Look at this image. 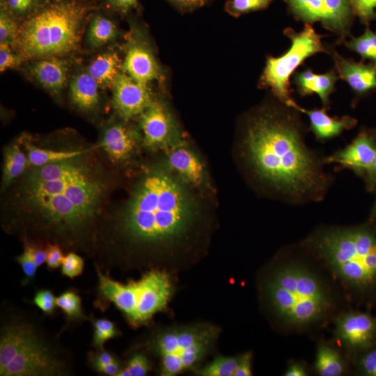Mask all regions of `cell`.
<instances>
[{"label": "cell", "mask_w": 376, "mask_h": 376, "mask_svg": "<svg viewBox=\"0 0 376 376\" xmlns=\"http://www.w3.org/2000/svg\"><path fill=\"white\" fill-rule=\"evenodd\" d=\"M68 359L36 324L24 316L6 320L0 335L1 376H63Z\"/></svg>", "instance_id": "cell-5"}, {"label": "cell", "mask_w": 376, "mask_h": 376, "mask_svg": "<svg viewBox=\"0 0 376 376\" xmlns=\"http://www.w3.org/2000/svg\"><path fill=\"white\" fill-rule=\"evenodd\" d=\"M99 88L98 84L87 72H80L70 81V99L79 109L92 111L99 104Z\"/></svg>", "instance_id": "cell-22"}, {"label": "cell", "mask_w": 376, "mask_h": 376, "mask_svg": "<svg viewBox=\"0 0 376 376\" xmlns=\"http://www.w3.org/2000/svg\"><path fill=\"white\" fill-rule=\"evenodd\" d=\"M26 59L17 52L12 51L11 47L0 45V71L19 67Z\"/></svg>", "instance_id": "cell-37"}, {"label": "cell", "mask_w": 376, "mask_h": 376, "mask_svg": "<svg viewBox=\"0 0 376 376\" xmlns=\"http://www.w3.org/2000/svg\"><path fill=\"white\" fill-rule=\"evenodd\" d=\"M26 71L47 91L58 95L67 80L68 63L61 57L34 59L26 65Z\"/></svg>", "instance_id": "cell-16"}, {"label": "cell", "mask_w": 376, "mask_h": 376, "mask_svg": "<svg viewBox=\"0 0 376 376\" xmlns=\"http://www.w3.org/2000/svg\"><path fill=\"white\" fill-rule=\"evenodd\" d=\"M140 123L144 143L152 148L165 145L173 133V124L166 107L159 102L152 101L140 114Z\"/></svg>", "instance_id": "cell-14"}, {"label": "cell", "mask_w": 376, "mask_h": 376, "mask_svg": "<svg viewBox=\"0 0 376 376\" xmlns=\"http://www.w3.org/2000/svg\"><path fill=\"white\" fill-rule=\"evenodd\" d=\"M315 366L322 376H339L345 369L340 353L333 347L324 344L318 348Z\"/></svg>", "instance_id": "cell-28"}, {"label": "cell", "mask_w": 376, "mask_h": 376, "mask_svg": "<svg viewBox=\"0 0 376 376\" xmlns=\"http://www.w3.org/2000/svg\"><path fill=\"white\" fill-rule=\"evenodd\" d=\"M352 11L363 22H368L376 16V0H350Z\"/></svg>", "instance_id": "cell-38"}, {"label": "cell", "mask_w": 376, "mask_h": 376, "mask_svg": "<svg viewBox=\"0 0 376 376\" xmlns=\"http://www.w3.org/2000/svg\"><path fill=\"white\" fill-rule=\"evenodd\" d=\"M266 292L276 315L295 327L320 320L331 305L322 281L299 265L288 264L278 269L267 283Z\"/></svg>", "instance_id": "cell-6"}, {"label": "cell", "mask_w": 376, "mask_h": 376, "mask_svg": "<svg viewBox=\"0 0 376 376\" xmlns=\"http://www.w3.org/2000/svg\"><path fill=\"white\" fill-rule=\"evenodd\" d=\"M97 147L29 167L7 189L3 228L23 242L95 256L111 188L108 173L92 152Z\"/></svg>", "instance_id": "cell-1"}, {"label": "cell", "mask_w": 376, "mask_h": 376, "mask_svg": "<svg viewBox=\"0 0 376 376\" xmlns=\"http://www.w3.org/2000/svg\"><path fill=\"white\" fill-rule=\"evenodd\" d=\"M338 77L334 71L324 74H315L311 70H306L295 75L294 82L299 92L305 95L316 93L324 104L329 102V97L333 91Z\"/></svg>", "instance_id": "cell-21"}, {"label": "cell", "mask_w": 376, "mask_h": 376, "mask_svg": "<svg viewBox=\"0 0 376 376\" xmlns=\"http://www.w3.org/2000/svg\"><path fill=\"white\" fill-rule=\"evenodd\" d=\"M130 376H144L148 373L149 363L147 358L141 354L133 355L125 367Z\"/></svg>", "instance_id": "cell-41"}, {"label": "cell", "mask_w": 376, "mask_h": 376, "mask_svg": "<svg viewBox=\"0 0 376 376\" xmlns=\"http://www.w3.org/2000/svg\"><path fill=\"white\" fill-rule=\"evenodd\" d=\"M313 248L329 269L354 288L376 282V236L366 228L324 230L311 240Z\"/></svg>", "instance_id": "cell-7"}, {"label": "cell", "mask_w": 376, "mask_h": 376, "mask_svg": "<svg viewBox=\"0 0 376 376\" xmlns=\"http://www.w3.org/2000/svg\"><path fill=\"white\" fill-rule=\"evenodd\" d=\"M135 145V137L128 127L113 124L105 129L99 148H103L112 162H120L132 155Z\"/></svg>", "instance_id": "cell-19"}, {"label": "cell", "mask_w": 376, "mask_h": 376, "mask_svg": "<svg viewBox=\"0 0 376 376\" xmlns=\"http://www.w3.org/2000/svg\"><path fill=\"white\" fill-rule=\"evenodd\" d=\"M299 19L320 22L341 37L347 33L352 9L350 0H284Z\"/></svg>", "instance_id": "cell-11"}, {"label": "cell", "mask_w": 376, "mask_h": 376, "mask_svg": "<svg viewBox=\"0 0 376 376\" xmlns=\"http://www.w3.org/2000/svg\"><path fill=\"white\" fill-rule=\"evenodd\" d=\"M375 212H376V210H375Z\"/></svg>", "instance_id": "cell-52"}, {"label": "cell", "mask_w": 376, "mask_h": 376, "mask_svg": "<svg viewBox=\"0 0 376 376\" xmlns=\"http://www.w3.org/2000/svg\"><path fill=\"white\" fill-rule=\"evenodd\" d=\"M17 19L6 9L0 10V45L13 47L19 28Z\"/></svg>", "instance_id": "cell-32"}, {"label": "cell", "mask_w": 376, "mask_h": 376, "mask_svg": "<svg viewBox=\"0 0 376 376\" xmlns=\"http://www.w3.org/2000/svg\"><path fill=\"white\" fill-rule=\"evenodd\" d=\"M21 143L24 147V150H26L29 167L41 166L68 159L84 154L93 148L54 150L38 147L28 141H25L24 139Z\"/></svg>", "instance_id": "cell-25"}, {"label": "cell", "mask_w": 376, "mask_h": 376, "mask_svg": "<svg viewBox=\"0 0 376 376\" xmlns=\"http://www.w3.org/2000/svg\"><path fill=\"white\" fill-rule=\"evenodd\" d=\"M245 149L259 177L284 194L301 198L322 190L324 177L288 116L256 118L248 128Z\"/></svg>", "instance_id": "cell-3"}, {"label": "cell", "mask_w": 376, "mask_h": 376, "mask_svg": "<svg viewBox=\"0 0 376 376\" xmlns=\"http://www.w3.org/2000/svg\"><path fill=\"white\" fill-rule=\"evenodd\" d=\"M95 267L99 295L113 303L135 327L147 323L162 311L173 292L168 274L159 269L150 270L139 279L124 283L103 274L99 266Z\"/></svg>", "instance_id": "cell-8"}, {"label": "cell", "mask_w": 376, "mask_h": 376, "mask_svg": "<svg viewBox=\"0 0 376 376\" xmlns=\"http://www.w3.org/2000/svg\"><path fill=\"white\" fill-rule=\"evenodd\" d=\"M271 0H228L226 10L230 14L238 16L251 11L264 8Z\"/></svg>", "instance_id": "cell-35"}, {"label": "cell", "mask_w": 376, "mask_h": 376, "mask_svg": "<svg viewBox=\"0 0 376 376\" xmlns=\"http://www.w3.org/2000/svg\"><path fill=\"white\" fill-rule=\"evenodd\" d=\"M217 334L210 325H195L166 330L155 340L161 357V375H176L193 368L204 357Z\"/></svg>", "instance_id": "cell-9"}, {"label": "cell", "mask_w": 376, "mask_h": 376, "mask_svg": "<svg viewBox=\"0 0 376 376\" xmlns=\"http://www.w3.org/2000/svg\"><path fill=\"white\" fill-rule=\"evenodd\" d=\"M284 375L285 376H306L307 373L302 364L294 362L288 366Z\"/></svg>", "instance_id": "cell-48"}, {"label": "cell", "mask_w": 376, "mask_h": 376, "mask_svg": "<svg viewBox=\"0 0 376 376\" xmlns=\"http://www.w3.org/2000/svg\"><path fill=\"white\" fill-rule=\"evenodd\" d=\"M181 10H189L202 6L205 0H169Z\"/></svg>", "instance_id": "cell-47"}, {"label": "cell", "mask_w": 376, "mask_h": 376, "mask_svg": "<svg viewBox=\"0 0 376 376\" xmlns=\"http://www.w3.org/2000/svg\"><path fill=\"white\" fill-rule=\"evenodd\" d=\"M123 70V63L114 52L97 56L87 67L86 72L96 81L100 88L112 86Z\"/></svg>", "instance_id": "cell-23"}, {"label": "cell", "mask_w": 376, "mask_h": 376, "mask_svg": "<svg viewBox=\"0 0 376 376\" xmlns=\"http://www.w3.org/2000/svg\"><path fill=\"white\" fill-rule=\"evenodd\" d=\"M4 1L5 0H0L1 4H2Z\"/></svg>", "instance_id": "cell-51"}, {"label": "cell", "mask_w": 376, "mask_h": 376, "mask_svg": "<svg viewBox=\"0 0 376 376\" xmlns=\"http://www.w3.org/2000/svg\"><path fill=\"white\" fill-rule=\"evenodd\" d=\"M94 334L93 345L102 349L108 340L118 335V331L114 323L107 319H97L94 322Z\"/></svg>", "instance_id": "cell-34"}, {"label": "cell", "mask_w": 376, "mask_h": 376, "mask_svg": "<svg viewBox=\"0 0 376 376\" xmlns=\"http://www.w3.org/2000/svg\"><path fill=\"white\" fill-rule=\"evenodd\" d=\"M116 24L102 13L95 14L87 31V42L92 48H99L112 41L117 36Z\"/></svg>", "instance_id": "cell-27"}, {"label": "cell", "mask_w": 376, "mask_h": 376, "mask_svg": "<svg viewBox=\"0 0 376 376\" xmlns=\"http://www.w3.org/2000/svg\"><path fill=\"white\" fill-rule=\"evenodd\" d=\"M109 7L120 13L126 14L138 8V0H107Z\"/></svg>", "instance_id": "cell-43"}, {"label": "cell", "mask_w": 376, "mask_h": 376, "mask_svg": "<svg viewBox=\"0 0 376 376\" xmlns=\"http://www.w3.org/2000/svg\"><path fill=\"white\" fill-rule=\"evenodd\" d=\"M367 174L368 184L370 187H373L376 184V156L373 164Z\"/></svg>", "instance_id": "cell-49"}, {"label": "cell", "mask_w": 376, "mask_h": 376, "mask_svg": "<svg viewBox=\"0 0 376 376\" xmlns=\"http://www.w3.org/2000/svg\"><path fill=\"white\" fill-rule=\"evenodd\" d=\"M347 47L359 54L363 58L370 60L376 65V33L369 28L357 38H352L346 43Z\"/></svg>", "instance_id": "cell-30"}, {"label": "cell", "mask_w": 376, "mask_h": 376, "mask_svg": "<svg viewBox=\"0 0 376 376\" xmlns=\"http://www.w3.org/2000/svg\"><path fill=\"white\" fill-rule=\"evenodd\" d=\"M170 166L183 178L194 185H199L203 179V165L189 150L178 148L169 155Z\"/></svg>", "instance_id": "cell-24"}, {"label": "cell", "mask_w": 376, "mask_h": 376, "mask_svg": "<svg viewBox=\"0 0 376 376\" xmlns=\"http://www.w3.org/2000/svg\"><path fill=\"white\" fill-rule=\"evenodd\" d=\"M360 365L364 373L376 376V350L365 354L361 359Z\"/></svg>", "instance_id": "cell-45"}, {"label": "cell", "mask_w": 376, "mask_h": 376, "mask_svg": "<svg viewBox=\"0 0 376 376\" xmlns=\"http://www.w3.org/2000/svg\"><path fill=\"white\" fill-rule=\"evenodd\" d=\"M84 267V258L76 252L70 251L63 259L61 273L67 277L73 279L82 273Z\"/></svg>", "instance_id": "cell-36"}, {"label": "cell", "mask_w": 376, "mask_h": 376, "mask_svg": "<svg viewBox=\"0 0 376 376\" xmlns=\"http://www.w3.org/2000/svg\"><path fill=\"white\" fill-rule=\"evenodd\" d=\"M55 296L49 290H38L33 298V303L46 314L52 313L56 306Z\"/></svg>", "instance_id": "cell-39"}, {"label": "cell", "mask_w": 376, "mask_h": 376, "mask_svg": "<svg viewBox=\"0 0 376 376\" xmlns=\"http://www.w3.org/2000/svg\"><path fill=\"white\" fill-rule=\"evenodd\" d=\"M95 6L86 0L50 2L23 20L13 47L26 60L61 57L76 51Z\"/></svg>", "instance_id": "cell-4"}, {"label": "cell", "mask_w": 376, "mask_h": 376, "mask_svg": "<svg viewBox=\"0 0 376 376\" xmlns=\"http://www.w3.org/2000/svg\"><path fill=\"white\" fill-rule=\"evenodd\" d=\"M16 259L25 275V283L30 282L34 278L38 269L30 251L24 246L23 253Z\"/></svg>", "instance_id": "cell-40"}, {"label": "cell", "mask_w": 376, "mask_h": 376, "mask_svg": "<svg viewBox=\"0 0 376 376\" xmlns=\"http://www.w3.org/2000/svg\"><path fill=\"white\" fill-rule=\"evenodd\" d=\"M50 3L49 0H5L1 8L17 19H26Z\"/></svg>", "instance_id": "cell-29"}, {"label": "cell", "mask_w": 376, "mask_h": 376, "mask_svg": "<svg viewBox=\"0 0 376 376\" xmlns=\"http://www.w3.org/2000/svg\"><path fill=\"white\" fill-rule=\"evenodd\" d=\"M240 358L219 357L201 369L199 375L204 376H234Z\"/></svg>", "instance_id": "cell-31"}, {"label": "cell", "mask_w": 376, "mask_h": 376, "mask_svg": "<svg viewBox=\"0 0 376 376\" xmlns=\"http://www.w3.org/2000/svg\"><path fill=\"white\" fill-rule=\"evenodd\" d=\"M29 168L26 154L19 144L13 143L7 146L3 153L1 189L6 191Z\"/></svg>", "instance_id": "cell-26"}, {"label": "cell", "mask_w": 376, "mask_h": 376, "mask_svg": "<svg viewBox=\"0 0 376 376\" xmlns=\"http://www.w3.org/2000/svg\"><path fill=\"white\" fill-rule=\"evenodd\" d=\"M285 33L290 38L291 46L282 56L267 59L261 82L288 104L292 100L290 95V77L295 70L309 56L326 49L321 42L322 36L308 24L300 32L288 28Z\"/></svg>", "instance_id": "cell-10"}, {"label": "cell", "mask_w": 376, "mask_h": 376, "mask_svg": "<svg viewBox=\"0 0 376 376\" xmlns=\"http://www.w3.org/2000/svg\"><path fill=\"white\" fill-rule=\"evenodd\" d=\"M287 105L308 116L311 129L318 139L332 138L344 130L352 128L356 124V120L350 116L332 118L326 113L325 109L307 110L299 107L293 100Z\"/></svg>", "instance_id": "cell-20"}, {"label": "cell", "mask_w": 376, "mask_h": 376, "mask_svg": "<svg viewBox=\"0 0 376 376\" xmlns=\"http://www.w3.org/2000/svg\"><path fill=\"white\" fill-rule=\"evenodd\" d=\"M376 156V145L367 134H359L345 149L339 151L328 161L338 163L356 171L368 173Z\"/></svg>", "instance_id": "cell-17"}, {"label": "cell", "mask_w": 376, "mask_h": 376, "mask_svg": "<svg viewBox=\"0 0 376 376\" xmlns=\"http://www.w3.org/2000/svg\"><path fill=\"white\" fill-rule=\"evenodd\" d=\"M336 67L341 79L352 90L362 95L376 89V65L363 64L344 58L337 53L333 54Z\"/></svg>", "instance_id": "cell-18"}, {"label": "cell", "mask_w": 376, "mask_h": 376, "mask_svg": "<svg viewBox=\"0 0 376 376\" xmlns=\"http://www.w3.org/2000/svg\"><path fill=\"white\" fill-rule=\"evenodd\" d=\"M111 88L114 109L125 120L141 114L153 101L148 86L136 81L123 70Z\"/></svg>", "instance_id": "cell-12"}, {"label": "cell", "mask_w": 376, "mask_h": 376, "mask_svg": "<svg viewBox=\"0 0 376 376\" xmlns=\"http://www.w3.org/2000/svg\"><path fill=\"white\" fill-rule=\"evenodd\" d=\"M56 304L70 320L81 319L84 314L81 309V299L73 290H67L56 299Z\"/></svg>", "instance_id": "cell-33"}, {"label": "cell", "mask_w": 376, "mask_h": 376, "mask_svg": "<svg viewBox=\"0 0 376 376\" xmlns=\"http://www.w3.org/2000/svg\"><path fill=\"white\" fill-rule=\"evenodd\" d=\"M123 70L145 86L160 77L159 67L150 49L146 44L134 40L127 47Z\"/></svg>", "instance_id": "cell-15"}, {"label": "cell", "mask_w": 376, "mask_h": 376, "mask_svg": "<svg viewBox=\"0 0 376 376\" xmlns=\"http://www.w3.org/2000/svg\"><path fill=\"white\" fill-rule=\"evenodd\" d=\"M335 334L350 350L367 347L376 336V320L367 313H344L336 322Z\"/></svg>", "instance_id": "cell-13"}, {"label": "cell", "mask_w": 376, "mask_h": 376, "mask_svg": "<svg viewBox=\"0 0 376 376\" xmlns=\"http://www.w3.org/2000/svg\"><path fill=\"white\" fill-rule=\"evenodd\" d=\"M194 216L181 185L164 171L150 170L123 209L104 219L95 256L105 263L121 246L149 251L176 241L187 232Z\"/></svg>", "instance_id": "cell-2"}, {"label": "cell", "mask_w": 376, "mask_h": 376, "mask_svg": "<svg viewBox=\"0 0 376 376\" xmlns=\"http://www.w3.org/2000/svg\"><path fill=\"white\" fill-rule=\"evenodd\" d=\"M251 359L250 353H246L240 357L239 364L234 376L251 375Z\"/></svg>", "instance_id": "cell-46"}, {"label": "cell", "mask_w": 376, "mask_h": 376, "mask_svg": "<svg viewBox=\"0 0 376 376\" xmlns=\"http://www.w3.org/2000/svg\"><path fill=\"white\" fill-rule=\"evenodd\" d=\"M116 361V358L111 353L104 350L93 354L91 359L92 366L97 371L101 368Z\"/></svg>", "instance_id": "cell-44"}, {"label": "cell", "mask_w": 376, "mask_h": 376, "mask_svg": "<svg viewBox=\"0 0 376 376\" xmlns=\"http://www.w3.org/2000/svg\"><path fill=\"white\" fill-rule=\"evenodd\" d=\"M50 2H54V1H61V0H49Z\"/></svg>", "instance_id": "cell-50"}, {"label": "cell", "mask_w": 376, "mask_h": 376, "mask_svg": "<svg viewBox=\"0 0 376 376\" xmlns=\"http://www.w3.org/2000/svg\"><path fill=\"white\" fill-rule=\"evenodd\" d=\"M46 263L50 269H57L61 266L64 258L63 249L56 244H47L46 246Z\"/></svg>", "instance_id": "cell-42"}]
</instances>
